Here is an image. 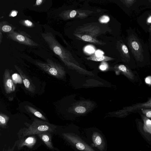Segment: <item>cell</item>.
<instances>
[{
  "label": "cell",
  "mask_w": 151,
  "mask_h": 151,
  "mask_svg": "<svg viewBox=\"0 0 151 151\" xmlns=\"http://www.w3.org/2000/svg\"><path fill=\"white\" fill-rule=\"evenodd\" d=\"M41 35L50 49L66 65L72 64L75 62V60L70 52L60 44L52 33L47 32Z\"/></svg>",
  "instance_id": "1"
},
{
  "label": "cell",
  "mask_w": 151,
  "mask_h": 151,
  "mask_svg": "<svg viewBox=\"0 0 151 151\" xmlns=\"http://www.w3.org/2000/svg\"><path fill=\"white\" fill-rule=\"evenodd\" d=\"M111 31L107 26L98 23H91L78 27L74 31V34L88 35L96 39L97 37Z\"/></svg>",
  "instance_id": "2"
},
{
  "label": "cell",
  "mask_w": 151,
  "mask_h": 151,
  "mask_svg": "<svg viewBox=\"0 0 151 151\" xmlns=\"http://www.w3.org/2000/svg\"><path fill=\"white\" fill-rule=\"evenodd\" d=\"M56 126L48 122L34 119L32 124L23 132L24 137L27 135L37 134L44 132H53Z\"/></svg>",
  "instance_id": "3"
},
{
  "label": "cell",
  "mask_w": 151,
  "mask_h": 151,
  "mask_svg": "<svg viewBox=\"0 0 151 151\" xmlns=\"http://www.w3.org/2000/svg\"><path fill=\"white\" fill-rule=\"evenodd\" d=\"M47 63L35 61V63L40 69L48 74L58 78H63L65 74L63 67L49 59H47Z\"/></svg>",
  "instance_id": "4"
},
{
  "label": "cell",
  "mask_w": 151,
  "mask_h": 151,
  "mask_svg": "<svg viewBox=\"0 0 151 151\" xmlns=\"http://www.w3.org/2000/svg\"><path fill=\"white\" fill-rule=\"evenodd\" d=\"M64 138L74 146L78 150L82 151H95L79 136L73 133H63Z\"/></svg>",
  "instance_id": "5"
},
{
  "label": "cell",
  "mask_w": 151,
  "mask_h": 151,
  "mask_svg": "<svg viewBox=\"0 0 151 151\" xmlns=\"http://www.w3.org/2000/svg\"><path fill=\"white\" fill-rule=\"evenodd\" d=\"M128 44L132 52L137 61H142L143 59V50L138 39L134 35H130Z\"/></svg>",
  "instance_id": "6"
},
{
  "label": "cell",
  "mask_w": 151,
  "mask_h": 151,
  "mask_svg": "<svg viewBox=\"0 0 151 151\" xmlns=\"http://www.w3.org/2000/svg\"><path fill=\"white\" fill-rule=\"evenodd\" d=\"M8 37L10 39L19 43L30 46L38 45L29 37H30L26 33L21 31L7 33Z\"/></svg>",
  "instance_id": "7"
},
{
  "label": "cell",
  "mask_w": 151,
  "mask_h": 151,
  "mask_svg": "<svg viewBox=\"0 0 151 151\" xmlns=\"http://www.w3.org/2000/svg\"><path fill=\"white\" fill-rule=\"evenodd\" d=\"M151 109V97L148 98L147 101L145 102L137 103L131 106L125 107L117 112L120 116L127 115L130 113L141 110L142 109Z\"/></svg>",
  "instance_id": "8"
},
{
  "label": "cell",
  "mask_w": 151,
  "mask_h": 151,
  "mask_svg": "<svg viewBox=\"0 0 151 151\" xmlns=\"http://www.w3.org/2000/svg\"><path fill=\"white\" fill-rule=\"evenodd\" d=\"M3 82L4 89L7 93H10L14 91L15 86L8 69H6L4 71Z\"/></svg>",
  "instance_id": "9"
},
{
  "label": "cell",
  "mask_w": 151,
  "mask_h": 151,
  "mask_svg": "<svg viewBox=\"0 0 151 151\" xmlns=\"http://www.w3.org/2000/svg\"><path fill=\"white\" fill-rule=\"evenodd\" d=\"M14 67L21 76L25 88L31 93H34L35 90V86L29 77L17 65H15Z\"/></svg>",
  "instance_id": "10"
},
{
  "label": "cell",
  "mask_w": 151,
  "mask_h": 151,
  "mask_svg": "<svg viewBox=\"0 0 151 151\" xmlns=\"http://www.w3.org/2000/svg\"><path fill=\"white\" fill-rule=\"evenodd\" d=\"M91 102L88 101H81L72 107L75 112L79 114H83L88 112L91 109Z\"/></svg>",
  "instance_id": "11"
},
{
  "label": "cell",
  "mask_w": 151,
  "mask_h": 151,
  "mask_svg": "<svg viewBox=\"0 0 151 151\" xmlns=\"http://www.w3.org/2000/svg\"><path fill=\"white\" fill-rule=\"evenodd\" d=\"M92 140L95 147L101 151H103L105 147V142L104 138L99 133L94 132L92 135Z\"/></svg>",
  "instance_id": "12"
},
{
  "label": "cell",
  "mask_w": 151,
  "mask_h": 151,
  "mask_svg": "<svg viewBox=\"0 0 151 151\" xmlns=\"http://www.w3.org/2000/svg\"><path fill=\"white\" fill-rule=\"evenodd\" d=\"M117 48L124 62H129L130 60L129 52L127 46L123 43L118 41L117 43Z\"/></svg>",
  "instance_id": "13"
},
{
  "label": "cell",
  "mask_w": 151,
  "mask_h": 151,
  "mask_svg": "<svg viewBox=\"0 0 151 151\" xmlns=\"http://www.w3.org/2000/svg\"><path fill=\"white\" fill-rule=\"evenodd\" d=\"M114 68L117 71L121 73L128 79H134V76L132 71L127 67L124 65H120L115 66Z\"/></svg>",
  "instance_id": "14"
},
{
  "label": "cell",
  "mask_w": 151,
  "mask_h": 151,
  "mask_svg": "<svg viewBox=\"0 0 151 151\" xmlns=\"http://www.w3.org/2000/svg\"><path fill=\"white\" fill-rule=\"evenodd\" d=\"M137 130L144 139L151 145V134L144 128L143 123L140 122H136Z\"/></svg>",
  "instance_id": "15"
},
{
  "label": "cell",
  "mask_w": 151,
  "mask_h": 151,
  "mask_svg": "<svg viewBox=\"0 0 151 151\" xmlns=\"http://www.w3.org/2000/svg\"><path fill=\"white\" fill-rule=\"evenodd\" d=\"M74 35L76 37L86 42L93 43L99 45H103L106 44V43L99 41L89 35L77 34H74Z\"/></svg>",
  "instance_id": "16"
},
{
  "label": "cell",
  "mask_w": 151,
  "mask_h": 151,
  "mask_svg": "<svg viewBox=\"0 0 151 151\" xmlns=\"http://www.w3.org/2000/svg\"><path fill=\"white\" fill-rule=\"evenodd\" d=\"M36 142V137L34 136L28 137L22 140L19 144L18 148L20 149L24 146L32 148Z\"/></svg>",
  "instance_id": "17"
},
{
  "label": "cell",
  "mask_w": 151,
  "mask_h": 151,
  "mask_svg": "<svg viewBox=\"0 0 151 151\" xmlns=\"http://www.w3.org/2000/svg\"><path fill=\"white\" fill-rule=\"evenodd\" d=\"M37 135L47 147L51 149H53L51 141V135L49 132H44Z\"/></svg>",
  "instance_id": "18"
},
{
  "label": "cell",
  "mask_w": 151,
  "mask_h": 151,
  "mask_svg": "<svg viewBox=\"0 0 151 151\" xmlns=\"http://www.w3.org/2000/svg\"><path fill=\"white\" fill-rule=\"evenodd\" d=\"M87 59L95 61L103 62L111 60H114V58L103 55H97L94 54L87 58Z\"/></svg>",
  "instance_id": "19"
},
{
  "label": "cell",
  "mask_w": 151,
  "mask_h": 151,
  "mask_svg": "<svg viewBox=\"0 0 151 151\" xmlns=\"http://www.w3.org/2000/svg\"><path fill=\"white\" fill-rule=\"evenodd\" d=\"M15 27L6 22H0V31L4 33H9L14 31Z\"/></svg>",
  "instance_id": "20"
},
{
  "label": "cell",
  "mask_w": 151,
  "mask_h": 151,
  "mask_svg": "<svg viewBox=\"0 0 151 151\" xmlns=\"http://www.w3.org/2000/svg\"><path fill=\"white\" fill-rule=\"evenodd\" d=\"M25 107L27 111L32 113L36 116L43 120H46V118L42 114L33 107L29 106H25Z\"/></svg>",
  "instance_id": "21"
},
{
  "label": "cell",
  "mask_w": 151,
  "mask_h": 151,
  "mask_svg": "<svg viewBox=\"0 0 151 151\" xmlns=\"http://www.w3.org/2000/svg\"><path fill=\"white\" fill-rule=\"evenodd\" d=\"M141 116L143 122L144 128L151 134V120L143 114H142Z\"/></svg>",
  "instance_id": "22"
},
{
  "label": "cell",
  "mask_w": 151,
  "mask_h": 151,
  "mask_svg": "<svg viewBox=\"0 0 151 151\" xmlns=\"http://www.w3.org/2000/svg\"><path fill=\"white\" fill-rule=\"evenodd\" d=\"M9 117L3 114H0V125L2 128L4 127L7 125Z\"/></svg>",
  "instance_id": "23"
},
{
  "label": "cell",
  "mask_w": 151,
  "mask_h": 151,
  "mask_svg": "<svg viewBox=\"0 0 151 151\" xmlns=\"http://www.w3.org/2000/svg\"><path fill=\"white\" fill-rule=\"evenodd\" d=\"M12 78L13 82L15 83H21L23 81L20 75L17 73L13 74Z\"/></svg>",
  "instance_id": "24"
},
{
  "label": "cell",
  "mask_w": 151,
  "mask_h": 151,
  "mask_svg": "<svg viewBox=\"0 0 151 151\" xmlns=\"http://www.w3.org/2000/svg\"><path fill=\"white\" fill-rule=\"evenodd\" d=\"M141 111L144 115L148 118H151V109H142Z\"/></svg>",
  "instance_id": "25"
},
{
  "label": "cell",
  "mask_w": 151,
  "mask_h": 151,
  "mask_svg": "<svg viewBox=\"0 0 151 151\" xmlns=\"http://www.w3.org/2000/svg\"><path fill=\"white\" fill-rule=\"evenodd\" d=\"M21 22L23 25L28 27H32L34 26L33 23L29 20H23Z\"/></svg>",
  "instance_id": "26"
},
{
  "label": "cell",
  "mask_w": 151,
  "mask_h": 151,
  "mask_svg": "<svg viewBox=\"0 0 151 151\" xmlns=\"http://www.w3.org/2000/svg\"><path fill=\"white\" fill-rule=\"evenodd\" d=\"M99 20L101 23H106L109 21L110 18L108 16L104 15L100 17Z\"/></svg>",
  "instance_id": "27"
},
{
  "label": "cell",
  "mask_w": 151,
  "mask_h": 151,
  "mask_svg": "<svg viewBox=\"0 0 151 151\" xmlns=\"http://www.w3.org/2000/svg\"><path fill=\"white\" fill-rule=\"evenodd\" d=\"M121 1L127 7H129L132 5L136 1L134 0H122Z\"/></svg>",
  "instance_id": "28"
},
{
  "label": "cell",
  "mask_w": 151,
  "mask_h": 151,
  "mask_svg": "<svg viewBox=\"0 0 151 151\" xmlns=\"http://www.w3.org/2000/svg\"><path fill=\"white\" fill-rule=\"evenodd\" d=\"M99 68L101 70L104 71L107 69L108 68V66L107 63L106 62H103L100 65Z\"/></svg>",
  "instance_id": "29"
},
{
  "label": "cell",
  "mask_w": 151,
  "mask_h": 151,
  "mask_svg": "<svg viewBox=\"0 0 151 151\" xmlns=\"http://www.w3.org/2000/svg\"><path fill=\"white\" fill-rule=\"evenodd\" d=\"M85 50L87 52L89 53H93L94 51V49L90 46L86 47L85 49Z\"/></svg>",
  "instance_id": "30"
},
{
  "label": "cell",
  "mask_w": 151,
  "mask_h": 151,
  "mask_svg": "<svg viewBox=\"0 0 151 151\" xmlns=\"http://www.w3.org/2000/svg\"><path fill=\"white\" fill-rule=\"evenodd\" d=\"M44 1L43 0H37L36 1V3L34 6H40L42 3Z\"/></svg>",
  "instance_id": "31"
},
{
  "label": "cell",
  "mask_w": 151,
  "mask_h": 151,
  "mask_svg": "<svg viewBox=\"0 0 151 151\" xmlns=\"http://www.w3.org/2000/svg\"><path fill=\"white\" fill-rule=\"evenodd\" d=\"M17 12L15 10L12 11L10 14V16L12 17L16 16L17 14Z\"/></svg>",
  "instance_id": "32"
},
{
  "label": "cell",
  "mask_w": 151,
  "mask_h": 151,
  "mask_svg": "<svg viewBox=\"0 0 151 151\" xmlns=\"http://www.w3.org/2000/svg\"><path fill=\"white\" fill-rule=\"evenodd\" d=\"M151 81V76H148L146 78L145 81L146 83L149 84H151V82L150 81Z\"/></svg>",
  "instance_id": "33"
},
{
  "label": "cell",
  "mask_w": 151,
  "mask_h": 151,
  "mask_svg": "<svg viewBox=\"0 0 151 151\" xmlns=\"http://www.w3.org/2000/svg\"><path fill=\"white\" fill-rule=\"evenodd\" d=\"M96 55H103V53L102 51L100 50H97L96 51L95 54Z\"/></svg>",
  "instance_id": "34"
},
{
  "label": "cell",
  "mask_w": 151,
  "mask_h": 151,
  "mask_svg": "<svg viewBox=\"0 0 151 151\" xmlns=\"http://www.w3.org/2000/svg\"><path fill=\"white\" fill-rule=\"evenodd\" d=\"M147 22L148 23H151V16H150L147 19Z\"/></svg>",
  "instance_id": "35"
},
{
  "label": "cell",
  "mask_w": 151,
  "mask_h": 151,
  "mask_svg": "<svg viewBox=\"0 0 151 151\" xmlns=\"http://www.w3.org/2000/svg\"><path fill=\"white\" fill-rule=\"evenodd\" d=\"M3 36L2 34V32L0 31V44L1 43V40L2 39Z\"/></svg>",
  "instance_id": "36"
},
{
  "label": "cell",
  "mask_w": 151,
  "mask_h": 151,
  "mask_svg": "<svg viewBox=\"0 0 151 151\" xmlns=\"http://www.w3.org/2000/svg\"><path fill=\"white\" fill-rule=\"evenodd\" d=\"M150 31L151 33V26L150 27Z\"/></svg>",
  "instance_id": "37"
},
{
  "label": "cell",
  "mask_w": 151,
  "mask_h": 151,
  "mask_svg": "<svg viewBox=\"0 0 151 151\" xmlns=\"http://www.w3.org/2000/svg\"><path fill=\"white\" fill-rule=\"evenodd\" d=\"M149 1H150V2H151V0H149Z\"/></svg>",
  "instance_id": "38"
},
{
  "label": "cell",
  "mask_w": 151,
  "mask_h": 151,
  "mask_svg": "<svg viewBox=\"0 0 151 151\" xmlns=\"http://www.w3.org/2000/svg\"><path fill=\"white\" fill-rule=\"evenodd\" d=\"M3 151H4V150H3Z\"/></svg>",
  "instance_id": "39"
}]
</instances>
